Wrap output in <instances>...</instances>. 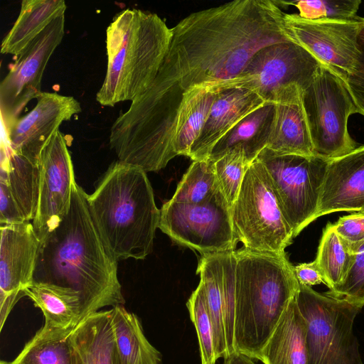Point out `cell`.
<instances>
[{
	"instance_id": "cell-1",
	"label": "cell",
	"mask_w": 364,
	"mask_h": 364,
	"mask_svg": "<svg viewBox=\"0 0 364 364\" xmlns=\"http://www.w3.org/2000/svg\"><path fill=\"white\" fill-rule=\"evenodd\" d=\"M277 1L235 0L193 12L172 29L159 72L114 122L109 137L119 161L158 171L176 156V129L193 100L232 87L260 49L293 41Z\"/></svg>"
},
{
	"instance_id": "cell-2",
	"label": "cell",
	"mask_w": 364,
	"mask_h": 364,
	"mask_svg": "<svg viewBox=\"0 0 364 364\" xmlns=\"http://www.w3.org/2000/svg\"><path fill=\"white\" fill-rule=\"evenodd\" d=\"M117 262L93 219L87 193L75 183L68 215L41 241L33 283L77 293L82 304L81 321L103 307L125 303Z\"/></svg>"
},
{
	"instance_id": "cell-3",
	"label": "cell",
	"mask_w": 364,
	"mask_h": 364,
	"mask_svg": "<svg viewBox=\"0 0 364 364\" xmlns=\"http://www.w3.org/2000/svg\"><path fill=\"white\" fill-rule=\"evenodd\" d=\"M87 202L106 245L117 261L145 259L153 250L160 210L141 168L112 163Z\"/></svg>"
},
{
	"instance_id": "cell-4",
	"label": "cell",
	"mask_w": 364,
	"mask_h": 364,
	"mask_svg": "<svg viewBox=\"0 0 364 364\" xmlns=\"http://www.w3.org/2000/svg\"><path fill=\"white\" fill-rule=\"evenodd\" d=\"M235 351L259 360L299 284L285 252L235 250Z\"/></svg>"
},
{
	"instance_id": "cell-5",
	"label": "cell",
	"mask_w": 364,
	"mask_h": 364,
	"mask_svg": "<svg viewBox=\"0 0 364 364\" xmlns=\"http://www.w3.org/2000/svg\"><path fill=\"white\" fill-rule=\"evenodd\" d=\"M172 29L156 14L127 9L106 30L107 70L96 100L102 106L134 101L155 79Z\"/></svg>"
},
{
	"instance_id": "cell-6",
	"label": "cell",
	"mask_w": 364,
	"mask_h": 364,
	"mask_svg": "<svg viewBox=\"0 0 364 364\" xmlns=\"http://www.w3.org/2000/svg\"><path fill=\"white\" fill-rule=\"evenodd\" d=\"M296 301L306 323L308 364H364L353 332L363 307L302 284Z\"/></svg>"
},
{
	"instance_id": "cell-7",
	"label": "cell",
	"mask_w": 364,
	"mask_h": 364,
	"mask_svg": "<svg viewBox=\"0 0 364 364\" xmlns=\"http://www.w3.org/2000/svg\"><path fill=\"white\" fill-rule=\"evenodd\" d=\"M231 218L235 235L245 248L281 254L292 242L293 231L282 213L269 175L257 159L245 173L231 208Z\"/></svg>"
},
{
	"instance_id": "cell-8",
	"label": "cell",
	"mask_w": 364,
	"mask_h": 364,
	"mask_svg": "<svg viewBox=\"0 0 364 364\" xmlns=\"http://www.w3.org/2000/svg\"><path fill=\"white\" fill-rule=\"evenodd\" d=\"M302 97L315 156L331 161L358 147L348 122L351 114L361 112L346 81L321 65Z\"/></svg>"
},
{
	"instance_id": "cell-9",
	"label": "cell",
	"mask_w": 364,
	"mask_h": 364,
	"mask_svg": "<svg viewBox=\"0 0 364 364\" xmlns=\"http://www.w3.org/2000/svg\"><path fill=\"white\" fill-rule=\"evenodd\" d=\"M267 169L294 237L316 219L328 161L317 156L279 155L265 148L257 158Z\"/></svg>"
},
{
	"instance_id": "cell-10",
	"label": "cell",
	"mask_w": 364,
	"mask_h": 364,
	"mask_svg": "<svg viewBox=\"0 0 364 364\" xmlns=\"http://www.w3.org/2000/svg\"><path fill=\"white\" fill-rule=\"evenodd\" d=\"M159 228L178 245L201 255L235 250L231 209L220 190L199 204L172 201L160 209Z\"/></svg>"
},
{
	"instance_id": "cell-11",
	"label": "cell",
	"mask_w": 364,
	"mask_h": 364,
	"mask_svg": "<svg viewBox=\"0 0 364 364\" xmlns=\"http://www.w3.org/2000/svg\"><path fill=\"white\" fill-rule=\"evenodd\" d=\"M285 28L293 41L345 81L353 75L358 57V38L364 18L350 20H307L284 14Z\"/></svg>"
},
{
	"instance_id": "cell-12",
	"label": "cell",
	"mask_w": 364,
	"mask_h": 364,
	"mask_svg": "<svg viewBox=\"0 0 364 364\" xmlns=\"http://www.w3.org/2000/svg\"><path fill=\"white\" fill-rule=\"evenodd\" d=\"M65 14L56 18L18 55L0 83L1 124L8 127L41 92L46 67L64 36Z\"/></svg>"
},
{
	"instance_id": "cell-13",
	"label": "cell",
	"mask_w": 364,
	"mask_h": 364,
	"mask_svg": "<svg viewBox=\"0 0 364 364\" xmlns=\"http://www.w3.org/2000/svg\"><path fill=\"white\" fill-rule=\"evenodd\" d=\"M38 168V202L32 224L41 241L68 215L76 183L67 141L60 130L42 150Z\"/></svg>"
},
{
	"instance_id": "cell-14",
	"label": "cell",
	"mask_w": 364,
	"mask_h": 364,
	"mask_svg": "<svg viewBox=\"0 0 364 364\" xmlns=\"http://www.w3.org/2000/svg\"><path fill=\"white\" fill-rule=\"evenodd\" d=\"M322 65L302 46L289 41L266 46L249 60L239 77L266 102L279 87L296 84L304 90Z\"/></svg>"
},
{
	"instance_id": "cell-15",
	"label": "cell",
	"mask_w": 364,
	"mask_h": 364,
	"mask_svg": "<svg viewBox=\"0 0 364 364\" xmlns=\"http://www.w3.org/2000/svg\"><path fill=\"white\" fill-rule=\"evenodd\" d=\"M235 269L233 250L201 255L196 269L205 289L212 321L216 360L235 352Z\"/></svg>"
},
{
	"instance_id": "cell-16",
	"label": "cell",
	"mask_w": 364,
	"mask_h": 364,
	"mask_svg": "<svg viewBox=\"0 0 364 364\" xmlns=\"http://www.w3.org/2000/svg\"><path fill=\"white\" fill-rule=\"evenodd\" d=\"M41 240L32 223L1 225L0 331L23 290L33 282Z\"/></svg>"
},
{
	"instance_id": "cell-17",
	"label": "cell",
	"mask_w": 364,
	"mask_h": 364,
	"mask_svg": "<svg viewBox=\"0 0 364 364\" xmlns=\"http://www.w3.org/2000/svg\"><path fill=\"white\" fill-rule=\"evenodd\" d=\"M35 107L8 127L2 125V137L11 151L38 164L44 146L60 125L81 112L80 102L71 96L41 92Z\"/></svg>"
},
{
	"instance_id": "cell-18",
	"label": "cell",
	"mask_w": 364,
	"mask_h": 364,
	"mask_svg": "<svg viewBox=\"0 0 364 364\" xmlns=\"http://www.w3.org/2000/svg\"><path fill=\"white\" fill-rule=\"evenodd\" d=\"M302 94L296 84L282 86L272 94L274 113L266 148L276 154L315 156Z\"/></svg>"
},
{
	"instance_id": "cell-19",
	"label": "cell",
	"mask_w": 364,
	"mask_h": 364,
	"mask_svg": "<svg viewBox=\"0 0 364 364\" xmlns=\"http://www.w3.org/2000/svg\"><path fill=\"white\" fill-rule=\"evenodd\" d=\"M267 102L247 87H232L217 92L207 120L191 149L193 161L209 158L218 142L232 128Z\"/></svg>"
},
{
	"instance_id": "cell-20",
	"label": "cell",
	"mask_w": 364,
	"mask_h": 364,
	"mask_svg": "<svg viewBox=\"0 0 364 364\" xmlns=\"http://www.w3.org/2000/svg\"><path fill=\"white\" fill-rule=\"evenodd\" d=\"M364 208V145L328 162L316 219L338 211Z\"/></svg>"
},
{
	"instance_id": "cell-21",
	"label": "cell",
	"mask_w": 364,
	"mask_h": 364,
	"mask_svg": "<svg viewBox=\"0 0 364 364\" xmlns=\"http://www.w3.org/2000/svg\"><path fill=\"white\" fill-rule=\"evenodd\" d=\"M69 341L76 364H121L110 310L97 311L81 321Z\"/></svg>"
},
{
	"instance_id": "cell-22",
	"label": "cell",
	"mask_w": 364,
	"mask_h": 364,
	"mask_svg": "<svg viewBox=\"0 0 364 364\" xmlns=\"http://www.w3.org/2000/svg\"><path fill=\"white\" fill-rule=\"evenodd\" d=\"M307 328L296 296L283 313L261 351L264 364H308Z\"/></svg>"
},
{
	"instance_id": "cell-23",
	"label": "cell",
	"mask_w": 364,
	"mask_h": 364,
	"mask_svg": "<svg viewBox=\"0 0 364 364\" xmlns=\"http://www.w3.org/2000/svg\"><path fill=\"white\" fill-rule=\"evenodd\" d=\"M0 181L4 183L16 202L26 221H33L39 195L38 164L14 153L1 140Z\"/></svg>"
},
{
	"instance_id": "cell-24",
	"label": "cell",
	"mask_w": 364,
	"mask_h": 364,
	"mask_svg": "<svg viewBox=\"0 0 364 364\" xmlns=\"http://www.w3.org/2000/svg\"><path fill=\"white\" fill-rule=\"evenodd\" d=\"M274 113V105L270 101L249 114L218 141L208 159L215 162L230 150L240 148L252 164L267 146Z\"/></svg>"
},
{
	"instance_id": "cell-25",
	"label": "cell",
	"mask_w": 364,
	"mask_h": 364,
	"mask_svg": "<svg viewBox=\"0 0 364 364\" xmlns=\"http://www.w3.org/2000/svg\"><path fill=\"white\" fill-rule=\"evenodd\" d=\"M63 0H23L19 15L4 38L1 53L18 55L56 18L65 14Z\"/></svg>"
},
{
	"instance_id": "cell-26",
	"label": "cell",
	"mask_w": 364,
	"mask_h": 364,
	"mask_svg": "<svg viewBox=\"0 0 364 364\" xmlns=\"http://www.w3.org/2000/svg\"><path fill=\"white\" fill-rule=\"evenodd\" d=\"M44 317L43 327L53 329H74L82 313L80 296L69 289L33 283L23 290Z\"/></svg>"
},
{
	"instance_id": "cell-27",
	"label": "cell",
	"mask_w": 364,
	"mask_h": 364,
	"mask_svg": "<svg viewBox=\"0 0 364 364\" xmlns=\"http://www.w3.org/2000/svg\"><path fill=\"white\" fill-rule=\"evenodd\" d=\"M109 310L120 363L161 364V355L146 338L138 316L123 306Z\"/></svg>"
},
{
	"instance_id": "cell-28",
	"label": "cell",
	"mask_w": 364,
	"mask_h": 364,
	"mask_svg": "<svg viewBox=\"0 0 364 364\" xmlns=\"http://www.w3.org/2000/svg\"><path fill=\"white\" fill-rule=\"evenodd\" d=\"M73 330L42 326L13 360L0 364H76L69 341Z\"/></svg>"
},
{
	"instance_id": "cell-29",
	"label": "cell",
	"mask_w": 364,
	"mask_h": 364,
	"mask_svg": "<svg viewBox=\"0 0 364 364\" xmlns=\"http://www.w3.org/2000/svg\"><path fill=\"white\" fill-rule=\"evenodd\" d=\"M355 251L328 224L323 232L315 261L324 284L331 290L345 279L353 263Z\"/></svg>"
},
{
	"instance_id": "cell-30",
	"label": "cell",
	"mask_w": 364,
	"mask_h": 364,
	"mask_svg": "<svg viewBox=\"0 0 364 364\" xmlns=\"http://www.w3.org/2000/svg\"><path fill=\"white\" fill-rule=\"evenodd\" d=\"M218 191L214 162L209 159L193 161L171 200L199 204L212 198Z\"/></svg>"
},
{
	"instance_id": "cell-31",
	"label": "cell",
	"mask_w": 364,
	"mask_h": 364,
	"mask_svg": "<svg viewBox=\"0 0 364 364\" xmlns=\"http://www.w3.org/2000/svg\"><path fill=\"white\" fill-rule=\"evenodd\" d=\"M218 92H205L194 100L176 129L173 141L176 156L189 157L191 146L200 134Z\"/></svg>"
},
{
	"instance_id": "cell-32",
	"label": "cell",
	"mask_w": 364,
	"mask_h": 364,
	"mask_svg": "<svg viewBox=\"0 0 364 364\" xmlns=\"http://www.w3.org/2000/svg\"><path fill=\"white\" fill-rule=\"evenodd\" d=\"M251 164L245 152L236 148L214 162L219 188L230 209L239 195L245 173Z\"/></svg>"
},
{
	"instance_id": "cell-33",
	"label": "cell",
	"mask_w": 364,
	"mask_h": 364,
	"mask_svg": "<svg viewBox=\"0 0 364 364\" xmlns=\"http://www.w3.org/2000/svg\"><path fill=\"white\" fill-rule=\"evenodd\" d=\"M190 317L196 330L201 364L215 363L213 328L203 285L199 282L187 304Z\"/></svg>"
},
{
	"instance_id": "cell-34",
	"label": "cell",
	"mask_w": 364,
	"mask_h": 364,
	"mask_svg": "<svg viewBox=\"0 0 364 364\" xmlns=\"http://www.w3.org/2000/svg\"><path fill=\"white\" fill-rule=\"evenodd\" d=\"M294 6L299 16L307 20L346 21L356 18L360 0H301L282 1Z\"/></svg>"
},
{
	"instance_id": "cell-35",
	"label": "cell",
	"mask_w": 364,
	"mask_h": 364,
	"mask_svg": "<svg viewBox=\"0 0 364 364\" xmlns=\"http://www.w3.org/2000/svg\"><path fill=\"white\" fill-rule=\"evenodd\" d=\"M325 294L361 307L364 306V242L356 250L353 263L343 281Z\"/></svg>"
},
{
	"instance_id": "cell-36",
	"label": "cell",
	"mask_w": 364,
	"mask_h": 364,
	"mask_svg": "<svg viewBox=\"0 0 364 364\" xmlns=\"http://www.w3.org/2000/svg\"><path fill=\"white\" fill-rule=\"evenodd\" d=\"M332 226L355 252L364 242V213L358 211L340 218Z\"/></svg>"
},
{
	"instance_id": "cell-37",
	"label": "cell",
	"mask_w": 364,
	"mask_h": 364,
	"mask_svg": "<svg viewBox=\"0 0 364 364\" xmlns=\"http://www.w3.org/2000/svg\"><path fill=\"white\" fill-rule=\"evenodd\" d=\"M26 222L7 186L0 181V224L8 225Z\"/></svg>"
},
{
	"instance_id": "cell-38",
	"label": "cell",
	"mask_w": 364,
	"mask_h": 364,
	"mask_svg": "<svg viewBox=\"0 0 364 364\" xmlns=\"http://www.w3.org/2000/svg\"><path fill=\"white\" fill-rule=\"evenodd\" d=\"M294 272L299 284L311 287L324 284L319 267L314 260L294 266Z\"/></svg>"
},
{
	"instance_id": "cell-39",
	"label": "cell",
	"mask_w": 364,
	"mask_h": 364,
	"mask_svg": "<svg viewBox=\"0 0 364 364\" xmlns=\"http://www.w3.org/2000/svg\"><path fill=\"white\" fill-rule=\"evenodd\" d=\"M358 57L353 75L351 78L364 84V25L358 38Z\"/></svg>"
},
{
	"instance_id": "cell-40",
	"label": "cell",
	"mask_w": 364,
	"mask_h": 364,
	"mask_svg": "<svg viewBox=\"0 0 364 364\" xmlns=\"http://www.w3.org/2000/svg\"><path fill=\"white\" fill-rule=\"evenodd\" d=\"M350 92L361 112L364 115V84L350 77L347 81Z\"/></svg>"
},
{
	"instance_id": "cell-41",
	"label": "cell",
	"mask_w": 364,
	"mask_h": 364,
	"mask_svg": "<svg viewBox=\"0 0 364 364\" xmlns=\"http://www.w3.org/2000/svg\"><path fill=\"white\" fill-rule=\"evenodd\" d=\"M223 364H256L253 359L239 352H233L224 358Z\"/></svg>"
},
{
	"instance_id": "cell-42",
	"label": "cell",
	"mask_w": 364,
	"mask_h": 364,
	"mask_svg": "<svg viewBox=\"0 0 364 364\" xmlns=\"http://www.w3.org/2000/svg\"><path fill=\"white\" fill-rule=\"evenodd\" d=\"M360 212L364 213V208Z\"/></svg>"
},
{
	"instance_id": "cell-43",
	"label": "cell",
	"mask_w": 364,
	"mask_h": 364,
	"mask_svg": "<svg viewBox=\"0 0 364 364\" xmlns=\"http://www.w3.org/2000/svg\"><path fill=\"white\" fill-rule=\"evenodd\" d=\"M210 364H215V363H210Z\"/></svg>"
}]
</instances>
